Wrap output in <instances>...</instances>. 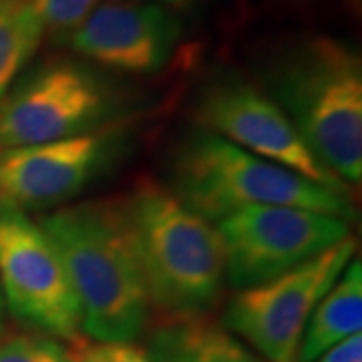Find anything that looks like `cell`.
Instances as JSON below:
<instances>
[{"instance_id":"9c48e42d","label":"cell","mask_w":362,"mask_h":362,"mask_svg":"<svg viewBox=\"0 0 362 362\" xmlns=\"http://www.w3.org/2000/svg\"><path fill=\"white\" fill-rule=\"evenodd\" d=\"M195 119L206 131L254 156L349 195V185L318 163L284 109L247 83L226 81L211 87L199 99Z\"/></svg>"},{"instance_id":"6da1fadb","label":"cell","mask_w":362,"mask_h":362,"mask_svg":"<svg viewBox=\"0 0 362 362\" xmlns=\"http://www.w3.org/2000/svg\"><path fill=\"white\" fill-rule=\"evenodd\" d=\"M40 228L65 264L85 337L117 342L141 337L151 302L125 204L99 199L59 207Z\"/></svg>"},{"instance_id":"5bb4252c","label":"cell","mask_w":362,"mask_h":362,"mask_svg":"<svg viewBox=\"0 0 362 362\" xmlns=\"http://www.w3.org/2000/svg\"><path fill=\"white\" fill-rule=\"evenodd\" d=\"M42 33L30 0H0V99L39 49Z\"/></svg>"},{"instance_id":"7a4b0ae2","label":"cell","mask_w":362,"mask_h":362,"mask_svg":"<svg viewBox=\"0 0 362 362\" xmlns=\"http://www.w3.org/2000/svg\"><path fill=\"white\" fill-rule=\"evenodd\" d=\"M125 207L151 306L165 318L214 308L226 280L216 226L156 181H141Z\"/></svg>"},{"instance_id":"7c38bea8","label":"cell","mask_w":362,"mask_h":362,"mask_svg":"<svg viewBox=\"0 0 362 362\" xmlns=\"http://www.w3.org/2000/svg\"><path fill=\"white\" fill-rule=\"evenodd\" d=\"M147 354L153 362H266L206 314L165 318L149 338Z\"/></svg>"},{"instance_id":"30bf717a","label":"cell","mask_w":362,"mask_h":362,"mask_svg":"<svg viewBox=\"0 0 362 362\" xmlns=\"http://www.w3.org/2000/svg\"><path fill=\"white\" fill-rule=\"evenodd\" d=\"M117 135L97 129L61 141L0 149V202L42 209L78 195L113 159Z\"/></svg>"},{"instance_id":"277c9868","label":"cell","mask_w":362,"mask_h":362,"mask_svg":"<svg viewBox=\"0 0 362 362\" xmlns=\"http://www.w3.org/2000/svg\"><path fill=\"white\" fill-rule=\"evenodd\" d=\"M280 107L318 163L346 185L362 177L361 61L337 40L318 39L286 66Z\"/></svg>"},{"instance_id":"ffe728a7","label":"cell","mask_w":362,"mask_h":362,"mask_svg":"<svg viewBox=\"0 0 362 362\" xmlns=\"http://www.w3.org/2000/svg\"><path fill=\"white\" fill-rule=\"evenodd\" d=\"M4 306H6V300H4V292H2V286H0V324H2V316H4Z\"/></svg>"},{"instance_id":"ba28073f","label":"cell","mask_w":362,"mask_h":362,"mask_svg":"<svg viewBox=\"0 0 362 362\" xmlns=\"http://www.w3.org/2000/svg\"><path fill=\"white\" fill-rule=\"evenodd\" d=\"M0 286L16 318L49 337H78L81 312L61 254L25 209L0 202Z\"/></svg>"},{"instance_id":"4fadbf2b","label":"cell","mask_w":362,"mask_h":362,"mask_svg":"<svg viewBox=\"0 0 362 362\" xmlns=\"http://www.w3.org/2000/svg\"><path fill=\"white\" fill-rule=\"evenodd\" d=\"M362 328V268L352 259L324 298L316 304L302 334L296 362H314L328 349L361 334Z\"/></svg>"},{"instance_id":"3957f363","label":"cell","mask_w":362,"mask_h":362,"mask_svg":"<svg viewBox=\"0 0 362 362\" xmlns=\"http://www.w3.org/2000/svg\"><path fill=\"white\" fill-rule=\"evenodd\" d=\"M171 194L204 220H221L252 206H296L352 220L349 195L202 131L181 145Z\"/></svg>"},{"instance_id":"52a82bcc","label":"cell","mask_w":362,"mask_h":362,"mask_svg":"<svg viewBox=\"0 0 362 362\" xmlns=\"http://www.w3.org/2000/svg\"><path fill=\"white\" fill-rule=\"evenodd\" d=\"M113 93L90 69L54 61L26 75L0 103V149L39 145L101 129Z\"/></svg>"},{"instance_id":"8fae6325","label":"cell","mask_w":362,"mask_h":362,"mask_svg":"<svg viewBox=\"0 0 362 362\" xmlns=\"http://www.w3.org/2000/svg\"><path fill=\"white\" fill-rule=\"evenodd\" d=\"M177 23L157 4L109 0L71 35L75 51L125 73H151L168 61Z\"/></svg>"},{"instance_id":"d6986e66","label":"cell","mask_w":362,"mask_h":362,"mask_svg":"<svg viewBox=\"0 0 362 362\" xmlns=\"http://www.w3.org/2000/svg\"><path fill=\"white\" fill-rule=\"evenodd\" d=\"M159 2H165L169 6H187L192 0H159Z\"/></svg>"},{"instance_id":"5b68a950","label":"cell","mask_w":362,"mask_h":362,"mask_svg":"<svg viewBox=\"0 0 362 362\" xmlns=\"http://www.w3.org/2000/svg\"><path fill=\"white\" fill-rule=\"evenodd\" d=\"M350 221L296 206H252L218 220L226 278L244 290L270 282L337 246Z\"/></svg>"},{"instance_id":"2e32d148","label":"cell","mask_w":362,"mask_h":362,"mask_svg":"<svg viewBox=\"0 0 362 362\" xmlns=\"http://www.w3.org/2000/svg\"><path fill=\"white\" fill-rule=\"evenodd\" d=\"M97 4L99 0H30L42 30H49L54 37L73 35L89 18Z\"/></svg>"},{"instance_id":"e0dca14e","label":"cell","mask_w":362,"mask_h":362,"mask_svg":"<svg viewBox=\"0 0 362 362\" xmlns=\"http://www.w3.org/2000/svg\"><path fill=\"white\" fill-rule=\"evenodd\" d=\"M66 354L71 362H153L147 350L133 342L93 340L85 334L69 340Z\"/></svg>"},{"instance_id":"ac0fdd59","label":"cell","mask_w":362,"mask_h":362,"mask_svg":"<svg viewBox=\"0 0 362 362\" xmlns=\"http://www.w3.org/2000/svg\"><path fill=\"white\" fill-rule=\"evenodd\" d=\"M314 362H362V337L352 334L337 346L328 349Z\"/></svg>"},{"instance_id":"8992f818","label":"cell","mask_w":362,"mask_h":362,"mask_svg":"<svg viewBox=\"0 0 362 362\" xmlns=\"http://www.w3.org/2000/svg\"><path fill=\"white\" fill-rule=\"evenodd\" d=\"M354 252L356 242L349 235L294 270L240 290L230 300L223 322L266 362H296L310 314L337 284Z\"/></svg>"},{"instance_id":"9a60e30c","label":"cell","mask_w":362,"mask_h":362,"mask_svg":"<svg viewBox=\"0 0 362 362\" xmlns=\"http://www.w3.org/2000/svg\"><path fill=\"white\" fill-rule=\"evenodd\" d=\"M0 362H71L65 346L49 334L8 332L0 337Z\"/></svg>"}]
</instances>
